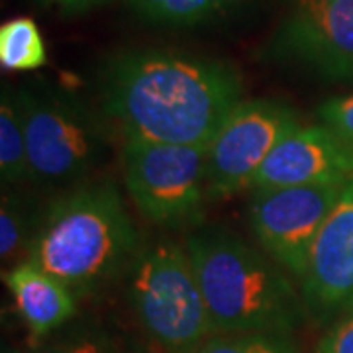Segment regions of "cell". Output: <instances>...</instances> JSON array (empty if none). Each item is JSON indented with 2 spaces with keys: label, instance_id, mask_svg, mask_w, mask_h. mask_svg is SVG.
Returning <instances> with one entry per match:
<instances>
[{
  "label": "cell",
  "instance_id": "6da1fadb",
  "mask_svg": "<svg viewBox=\"0 0 353 353\" xmlns=\"http://www.w3.org/2000/svg\"><path fill=\"white\" fill-rule=\"evenodd\" d=\"M99 81L102 108L126 139L208 145L243 101L232 65L187 51L120 53Z\"/></svg>",
  "mask_w": 353,
  "mask_h": 353
},
{
  "label": "cell",
  "instance_id": "7a4b0ae2",
  "mask_svg": "<svg viewBox=\"0 0 353 353\" xmlns=\"http://www.w3.org/2000/svg\"><path fill=\"white\" fill-rule=\"evenodd\" d=\"M139 238L110 181L65 190L41 212L26 259L79 294L99 290L130 269Z\"/></svg>",
  "mask_w": 353,
  "mask_h": 353
},
{
  "label": "cell",
  "instance_id": "3957f363",
  "mask_svg": "<svg viewBox=\"0 0 353 353\" xmlns=\"http://www.w3.org/2000/svg\"><path fill=\"white\" fill-rule=\"evenodd\" d=\"M187 252L216 334L283 332L303 320V296L287 271L220 226L187 238Z\"/></svg>",
  "mask_w": 353,
  "mask_h": 353
},
{
  "label": "cell",
  "instance_id": "277c9868",
  "mask_svg": "<svg viewBox=\"0 0 353 353\" xmlns=\"http://www.w3.org/2000/svg\"><path fill=\"white\" fill-rule=\"evenodd\" d=\"M24 124L30 183L69 185L87 176L108 150V134L88 104L50 85L16 90Z\"/></svg>",
  "mask_w": 353,
  "mask_h": 353
},
{
  "label": "cell",
  "instance_id": "5b68a950",
  "mask_svg": "<svg viewBox=\"0 0 353 353\" xmlns=\"http://www.w3.org/2000/svg\"><path fill=\"white\" fill-rule=\"evenodd\" d=\"M128 299L139 324L167 353H190L214 336L187 245L169 238L139 248Z\"/></svg>",
  "mask_w": 353,
  "mask_h": 353
},
{
  "label": "cell",
  "instance_id": "8992f818",
  "mask_svg": "<svg viewBox=\"0 0 353 353\" xmlns=\"http://www.w3.org/2000/svg\"><path fill=\"white\" fill-rule=\"evenodd\" d=\"M208 145L124 139V185L139 214L169 230L196 226L204 216Z\"/></svg>",
  "mask_w": 353,
  "mask_h": 353
},
{
  "label": "cell",
  "instance_id": "52a82bcc",
  "mask_svg": "<svg viewBox=\"0 0 353 353\" xmlns=\"http://www.w3.org/2000/svg\"><path fill=\"white\" fill-rule=\"evenodd\" d=\"M299 116L289 104L271 99L241 101L218 130L206 152V196L222 201L252 189L255 175Z\"/></svg>",
  "mask_w": 353,
  "mask_h": 353
},
{
  "label": "cell",
  "instance_id": "ba28073f",
  "mask_svg": "<svg viewBox=\"0 0 353 353\" xmlns=\"http://www.w3.org/2000/svg\"><path fill=\"white\" fill-rule=\"evenodd\" d=\"M345 185L253 190L250 224L273 261L301 281L320 228Z\"/></svg>",
  "mask_w": 353,
  "mask_h": 353
},
{
  "label": "cell",
  "instance_id": "9c48e42d",
  "mask_svg": "<svg viewBox=\"0 0 353 353\" xmlns=\"http://www.w3.org/2000/svg\"><path fill=\"white\" fill-rule=\"evenodd\" d=\"M271 48L322 77L353 81V0H292Z\"/></svg>",
  "mask_w": 353,
  "mask_h": 353
},
{
  "label": "cell",
  "instance_id": "30bf717a",
  "mask_svg": "<svg viewBox=\"0 0 353 353\" xmlns=\"http://www.w3.org/2000/svg\"><path fill=\"white\" fill-rule=\"evenodd\" d=\"M299 283L304 310L316 322L353 310V181L320 228Z\"/></svg>",
  "mask_w": 353,
  "mask_h": 353
},
{
  "label": "cell",
  "instance_id": "8fae6325",
  "mask_svg": "<svg viewBox=\"0 0 353 353\" xmlns=\"http://www.w3.org/2000/svg\"><path fill=\"white\" fill-rule=\"evenodd\" d=\"M353 181V152L322 124L296 126L275 145L255 175L252 190L347 185Z\"/></svg>",
  "mask_w": 353,
  "mask_h": 353
},
{
  "label": "cell",
  "instance_id": "7c38bea8",
  "mask_svg": "<svg viewBox=\"0 0 353 353\" xmlns=\"http://www.w3.org/2000/svg\"><path fill=\"white\" fill-rule=\"evenodd\" d=\"M4 281L34 340L50 336L75 314V292L28 259L8 269Z\"/></svg>",
  "mask_w": 353,
  "mask_h": 353
},
{
  "label": "cell",
  "instance_id": "4fadbf2b",
  "mask_svg": "<svg viewBox=\"0 0 353 353\" xmlns=\"http://www.w3.org/2000/svg\"><path fill=\"white\" fill-rule=\"evenodd\" d=\"M34 204L18 190L4 189L0 204V259L4 267L22 263V253L28 252L30 241L39 224Z\"/></svg>",
  "mask_w": 353,
  "mask_h": 353
},
{
  "label": "cell",
  "instance_id": "5bb4252c",
  "mask_svg": "<svg viewBox=\"0 0 353 353\" xmlns=\"http://www.w3.org/2000/svg\"><path fill=\"white\" fill-rule=\"evenodd\" d=\"M0 179L4 189L30 181L24 124L20 118L16 90L4 88L0 99Z\"/></svg>",
  "mask_w": 353,
  "mask_h": 353
},
{
  "label": "cell",
  "instance_id": "9a60e30c",
  "mask_svg": "<svg viewBox=\"0 0 353 353\" xmlns=\"http://www.w3.org/2000/svg\"><path fill=\"white\" fill-rule=\"evenodd\" d=\"M243 0H128L130 8L145 22L163 26H196L226 14Z\"/></svg>",
  "mask_w": 353,
  "mask_h": 353
},
{
  "label": "cell",
  "instance_id": "2e32d148",
  "mask_svg": "<svg viewBox=\"0 0 353 353\" xmlns=\"http://www.w3.org/2000/svg\"><path fill=\"white\" fill-rule=\"evenodd\" d=\"M46 61V43L32 18L18 16L0 26V65L6 71H34Z\"/></svg>",
  "mask_w": 353,
  "mask_h": 353
},
{
  "label": "cell",
  "instance_id": "e0dca14e",
  "mask_svg": "<svg viewBox=\"0 0 353 353\" xmlns=\"http://www.w3.org/2000/svg\"><path fill=\"white\" fill-rule=\"evenodd\" d=\"M190 353H301L290 334L283 332H248L216 334Z\"/></svg>",
  "mask_w": 353,
  "mask_h": 353
},
{
  "label": "cell",
  "instance_id": "ac0fdd59",
  "mask_svg": "<svg viewBox=\"0 0 353 353\" xmlns=\"http://www.w3.org/2000/svg\"><path fill=\"white\" fill-rule=\"evenodd\" d=\"M320 124L332 130L343 145L353 152V94L330 99L318 108Z\"/></svg>",
  "mask_w": 353,
  "mask_h": 353
},
{
  "label": "cell",
  "instance_id": "d6986e66",
  "mask_svg": "<svg viewBox=\"0 0 353 353\" xmlns=\"http://www.w3.org/2000/svg\"><path fill=\"white\" fill-rule=\"evenodd\" d=\"M34 353H120L108 340L101 336H77L71 340L57 341L39 347Z\"/></svg>",
  "mask_w": 353,
  "mask_h": 353
},
{
  "label": "cell",
  "instance_id": "ffe728a7",
  "mask_svg": "<svg viewBox=\"0 0 353 353\" xmlns=\"http://www.w3.org/2000/svg\"><path fill=\"white\" fill-rule=\"evenodd\" d=\"M316 353H353V314L340 322L320 340Z\"/></svg>",
  "mask_w": 353,
  "mask_h": 353
},
{
  "label": "cell",
  "instance_id": "44dd1931",
  "mask_svg": "<svg viewBox=\"0 0 353 353\" xmlns=\"http://www.w3.org/2000/svg\"><path fill=\"white\" fill-rule=\"evenodd\" d=\"M41 4H48V6H57L59 10H63L67 14H79L87 12L94 6H101L106 0H39Z\"/></svg>",
  "mask_w": 353,
  "mask_h": 353
},
{
  "label": "cell",
  "instance_id": "7402d4cb",
  "mask_svg": "<svg viewBox=\"0 0 353 353\" xmlns=\"http://www.w3.org/2000/svg\"><path fill=\"white\" fill-rule=\"evenodd\" d=\"M2 353H16V352H14L12 347H4V352H2Z\"/></svg>",
  "mask_w": 353,
  "mask_h": 353
}]
</instances>
